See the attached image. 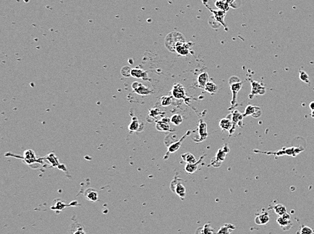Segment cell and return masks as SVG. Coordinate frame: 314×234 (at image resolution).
Returning <instances> with one entry per match:
<instances>
[{"instance_id":"obj_1","label":"cell","mask_w":314,"mask_h":234,"mask_svg":"<svg viewBox=\"0 0 314 234\" xmlns=\"http://www.w3.org/2000/svg\"><path fill=\"white\" fill-rule=\"evenodd\" d=\"M186 41L185 37L180 32H172L167 35L165 41V45L167 49L170 50V51L175 52V45L179 42H183Z\"/></svg>"},{"instance_id":"obj_2","label":"cell","mask_w":314,"mask_h":234,"mask_svg":"<svg viewBox=\"0 0 314 234\" xmlns=\"http://www.w3.org/2000/svg\"><path fill=\"white\" fill-rule=\"evenodd\" d=\"M230 84V90L232 93V98L231 101V107L230 110L234 107L236 104V100H237V96L238 92L240 91V89L242 87L243 83L240 81L238 77L236 76H232L228 81Z\"/></svg>"},{"instance_id":"obj_3","label":"cell","mask_w":314,"mask_h":234,"mask_svg":"<svg viewBox=\"0 0 314 234\" xmlns=\"http://www.w3.org/2000/svg\"><path fill=\"white\" fill-rule=\"evenodd\" d=\"M182 179L175 176L170 184V188L173 192H175L182 200L185 199L186 188L182 184Z\"/></svg>"},{"instance_id":"obj_4","label":"cell","mask_w":314,"mask_h":234,"mask_svg":"<svg viewBox=\"0 0 314 234\" xmlns=\"http://www.w3.org/2000/svg\"><path fill=\"white\" fill-rule=\"evenodd\" d=\"M230 152V149L227 145H225L222 149L217 150L215 157L213 158L211 161V165L214 167H219L222 165L223 161L225 160L227 154Z\"/></svg>"},{"instance_id":"obj_5","label":"cell","mask_w":314,"mask_h":234,"mask_svg":"<svg viewBox=\"0 0 314 234\" xmlns=\"http://www.w3.org/2000/svg\"><path fill=\"white\" fill-rule=\"evenodd\" d=\"M192 133V131H187V132L186 134L183 135V136L179 139V140H178L176 142H175L172 144H171V145L168 146V149H167V153L165 155V156L164 157V159L165 160H167V159H168L169 157V156L172 154V153H174L176 152L177 150H178L179 149V148L181 147L182 145V142L183 141L185 140V139L189 136V135Z\"/></svg>"},{"instance_id":"obj_6","label":"cell","mask_w":314,"mask_h":234,"mask_svg":"<svg viewBox=\"0 0 314 234\" xmlns=\"http://www.w3.org/2000/svg\"><path fill=\"white\" fill-rule=\"evenodd\" d=\"M232 115V122L233 126H232V130L230 131V136L234 132V131L238 126L242 127V120L244 118L243 114L240 113L238 110H234L231 113Z\"/></svg>"},{"instance_id":"obj_7","label":"cell","mask_w":314,"mask_h":234,"mask_svg":"<svg viewBox=\"0 0 314 234\" xmlns=\"http://www.w3.org/2000/svg\"><path fill=\"white\" fill-rule=\"evenodd\" d=\"M266 88L262 83L257 81H252L251 82V91L248 97L252 99L255 95H258V94L263 95L266 93Z\"/></svg>"},{"instance_id":"obj_8","label":"cell","mask_w":314,"mask_h":234,"mask_svg":"<svg viewBox=\"0 0 314 234\" xmlns=\"http://www.w3.org/2000/svg\"><path fill=\"white\" fill-rule=\"evenodd\" d=\"M198 138L196 140L195 142H201L205 140L208 136L207 132V125L206 122L203 120H199V124L198 127Z\"/></svg>"},{"instance_id":"obj_9","label":"cell","mask_w":314,"mask_h":234,"mask_svg":"<svg viewBox=\"0 0 314 234\" xmlns=\"http://www.w3.org/2000/svg\"><path fill=\"white\" fill-rule=\"evenodd\" d=\"M172 96L176 99H183L186 97V91L183 85L179 83H176L173 85L172 91Z\"/></svg>"},{"instance_id":"obj_10","label":"cell","mask_w":314,"mask_h":234,"mask_svg":"<svg viewBox=\"0 0 314 234\" xmlns=\"http://www.w3.org/2000/svg\"><path fill=\"white\" fill-rule=\"evenodd\" d=\"M262 115V110L259 106H255L252 105H248L246 109L245 112L243 113L244 117L251 116L255 118H258Z\"/></svg>"},{"instance_id":"obj_11","label":"cell","mask_w":314,"mask_h":234,"mask_svg":"<svg viewBox=\"0 0 314 234\" xmlns=\"http://www.w3.org/2000/svg\"><path fill=\"white\" fill-rule=\"evenodd\" d=\"M132 87L134 92H136L137 94L140 95H148L152 93V91L150 90L148 87H145L144 84H142L138 82H134L133 83Z\"/></svg>"},{"instance_id":"obj_12","label":"cell","mask_w":314,"mask_h":234,"mask_svg":"<svg viewBox=\"0 0 314 234\" xmlns=\"http://www.w3.org/2000/svg\"><path fill=\"white\" fill-rule=\"evenodd\" d=\"M170 122L171 119L169 117H164L161 120L157 122L156 129L158 131H162V132H170Z\"/></svg>"},{"instance_id":"obj_13","label":"cell","mask_w":314,"mask_h":234,"mask_svg":"<svg viewBox=\"0 0 314 234\" xmlns=\"http://www.w3.org/2000/svg\"><path fill=\"white\" fill-rule=\"evenodd\" d=\"M192 45H190V43L179 42L175 45V52L177 53L180 55H187L190 53V47Z\"/></svg>"},{"instance_id":"obj_14","label":"cell","mask_w":314,"mask_h":234,"mask_svg":"<svg viewBox=\"0 0 314 234\" xmlns=\"http://www.w3.org/2000/svg\"><path fill=\"white\" fill-rule=\"evenodd\" d=\"M206 157V155H203L201 157H200L198 161H197L195 163H187L185 166V171L186 173L188 174H192L194 172L197 170L198 165L201 164L204 158Z\"/></svg>"},{"instance_id":"obj_15","label":"cell","mask_w":314,"mask_h":234,"mask_svg":"<svg viewBox=\"0 0 314 234\" xmlns=\"http://www.w3.org/2000/svg\"><path fill=\"white\" fill-rule=\"evenodd\" d=\"M131 76L135 78V79H142L144 80H150L148 76V73L140 68L132 69Z\"/></svg>"},{"instance_id":"obj_16","label":"cell","mask_w":314,"mask_h":234,"mask_svg":"<svg viewBox=\"0 0 314 234\" xmlns=\"http://www.w3.org/2000/svg\"><path fill=\"white\" fill-rule=\"evenodd\" d=\"M276 221L277 223L279 224L280 227L282 228V230L284 231L290 230L292 227V223L291 219H285L282 216H279L278 218L277 219Z\"/></svg>"},{"instance_id":"obj_17","label":"cell","mask_w":314,"mask_h":234,"mask_svg":"<svg viewBox=\"0 0 314 234\" xmlns=\"http://www.w3.org/2000/svg\"><path fill=\"white\" fill-rule=\"evenodd\" d=\"M270 221V216L266 212H263L257 215L255 219V222L257 225H266Z\"/></svg>"},{"instance_id":"obj_18","label":"cell","mask_w":314,"mask_h":234,"mask_svg":"<svg viewBox=\"0 0 314 234\" xmlns=\"http://www.w3.org/2000/svg\"><path fill=\"white\" fill-rule=\"evenodd\" d=\"M209 10L211 12H213L214 17L216 20H217V21L219 22L222 24H223L224 27L226 28V30H227L226 24H225V23H224V17H225V16H226V12L221 10H211V9H209Z\"/></svg>"},{"instance_id":"obj_19","label":"cell","mask_w":314,"mask_h":234,"mask_svg":"<svg viewBox=\"0 0 314 234\" xmlns=\"http://www.w3.org/2000/svg\"><path fill=\"white\" fill-rule=\"evenodd\" d=\"M219 125L220 128H221L222 130L228 131V132H230V131L232 128V126H233L232 120H230V119L228 118L227 117L226 118L222 119V120H220V122H219Z\"/></svg>"},{"instance_id":"obj_20","label":"cell","mask_w":314,"mask_h":234,"mask_svg":"<svg viewBox=\"0 0 314 234\" xmlns=\"http://www.w3.org/2000/svg\"><path fill=\"white\" fill-rule=\"evenodd\" d=\"M142 124H143V123H140L138 122L137 117H134L132 118V122L129 126V130L131 132H134V131H139L140 132V131L143 130V128H141V127H144V125L141 126Z\"/></svg>"},{"instance_id":"obj_21","label":"cell","mask_w":314,"mask_h":234,"mask_svg":"<svg viewBox=\"0 0 314 234\" xmlns=\"http://www.w3.org/2000/svg\"><path fill=\"white\" fill-rule=\"evenodd\" d=\"M197 82L198 86L201 88H205L206 84L209 82V74L207 72H202L198 76Z\"/></svg>"},{"instance_id":"obj_22","label":"cell","mask_w":314,"mask_h":234,"mask_svg":"<svg viewBox=\"0 0 314 234\" xmlns=\"http://www.w3.org/2000/svg\"><path fill=\"white\" fill-rule=\"evenodd\" d=\"M236 229L234 225L231 223H226L224 224L222 227H220L219 231L217 232V233H222V234H228L233 232Z\"/></svg>"},{"instance_id":"obj_23","label":"cell","mask_w":314,"mask_h":234,"mask_svg":"<svg viewBox=\"0 0 314 234\" xmlns=\"http://www.w3.org/2000/svg\"><path fill=\"white\" fill-rule=\"evenodd\" d=\"M85 196L88 200L93 201V202H96L97 200V198H98L97 192L93 189H88L87 190H86L85 193Z\"/></svg>"},{"instance_id":"obj_24","label":"cell","mask_w":314,"mask_h":234,"mask_svg":"<svg viewBox=\"0 0 314 234\" xmlns=\"http://www.w3.org/2000/svg\"><path fill=\"white\" fill-rule=\"evenodd\" d=\"M274 212L279 216H282L285 213H287V207L282 204H277L273 207Z\"/></svg>"},{"instance_id":"obj_25","label":"cell","mask_w":314,"mask_h":234,"mask_svg":"<svg viewBox=\"0 0 314 234\" xmlns=\"http://www.w3.org/2000/svg\"><path fill=\"white\" fill-rule=\"evenodd\" d=\"M215 6L218 7L219 10H223V11H227L229 10L230 5L228 2H227V0H217L215 3Z\"/></svg>"},{"instance_id":"obj_26","label":"cell","mask_w":314,"mask_h":234,"mask_svg":"<svg viewBox=\"0 0 314 234\" xmlns=\"http://www.w3.org/2000/svg\"><path fill=\"white\" fill-rule=\"evenodd\" d=\"M204 89H205V91H207V93H209L211 94H213L217 91V86L214 83H213V82L209 81L206 84L205 88Z\"/></svg>"},{"instance_id":"obj_27","label":"cell","mask_w":314,"mask_h":234,"mask_svg":"<svg viewBox=\"0 0 314 234\" xmlns=\"http://www.w3.org/2000/svg\"><path fill=\"white\" fill-rule=\"evenodd\" d=\"M181 157L186 163H193L197 161L195 156L191 153H186L181 155Z\"/></svg>"},{"instance_id":"obj_28","label":"cell","mask_w":314,"mask_h":234,"mask_svg":"<svg viewBox=\"0 0 314 234\" xmlns=\"http://www.w3.org/2000/svg\"><path fill=\"white\" fill-rule=\"evenodd\" d=\"M196 233H205V234L213 233L214 231H213V229L211 227V225L209 223H207V224H205V225H204L203 227L198 228V230Z\"/></svg>"},{"instance_id":"obj_29","label":"cell","mask_w":314,"mask_h":234,"mask_svg":"<svg viewBox=\"0 0 314 234\" xmlns=\"http://www.w3.org/2000/svg\"><path fill=\"white\" fill-rule=\"evenodd\" d=\"M171 122L175 126L180 125L183 122V117L180 114H174L171 117Z\"/></svg>"},{"instance_id":"obj_30","label":"cell","mask_w":314,"mask_h":234,"mask_svg":"<svg viewBox=\"0 0 314 234\" xmlns=\"http://www.w3.org/2000/svg\"><path fill=\"white\" fill-rule=\"evenodd\" d=\"M173 103L172 97L163 96L161 98V104L162 107H167L171 105Z\"/></svg>"},{"instance_id":"obj_31","label":"cell","mask_w":314,"mask_h":234,"mask_svg":"<svg viewBox=\"0 0 314 234\" xmlns=\"http://www.w3.org/2000/svg\"><path fill=\"white\" fill-rule=\"evenodd\" d=\"M299 79L301 81L304 82V83L306 84L310 83V80H309V77L307 72H305L303 70H301V69H299Z\"/></svg>"},{"instance_id":"obj_32","label":"cell","mask_w":314,"mask_h":234,"mask_svg":"<svg viewBox=\"0 0 314 234\" xmlns=\"http://www.w3.org/2000/svg\"><path fill=\"white\" fill-rule=\"evenodd\" d=\"M24 155H25V159L27 160V162H28V163L35 161V154L33 153V151H32L31 150H28L25 152Z\"/></svg>"},{"instance_id":"obj_33","label":"cell","mask_w":314,"mask_h":234,"mask_svg":"<svg viewBox=\"0 0 314 234\" xmlns=\"http://www.w3.org/2000/svg\"><path fill=\"white\" fill-rule=\"evenodd\" d=\"M131 71L132 69L129 66H124L121 69V74L124 77H129L131 76Z\"/></svg>"},{"instance_id":"obj_34","label":"cell","mask_w":314,"mask_h":234,"mask_svg":"<svg viewBox=\"0 0 314 234\" xmlns=\"http://www.w3.org/2000/svg\"><path fill=\"white\" fill-rule=\"evenodd\" d=\"M299 233L302 234H312L314 233V231L311 227L304 225V226H302L301 227L300 232Z\"/></svg>"},{"instance_id":"obj_35","label":"cell","mask_w":314,"mask_h":234,"mask_svg":"<svg viewBox=\"0 0 314 234\" xmlns=\"http://www.w3.org/2000/svg\"><path fill=\"white\" fill-rule=\"evenodd\" d=\"M162 113L160 112V109L158 108L157 109H152L149 111V116L152 117H156L158 116L159 115L161 114Z\"/></svg>"},{"instance_id":"obj_36","label":"cell","mask_w":314,"mask_h":234,"mask_svg":"<svg viewBox=\"0 0 314 234\" xmlns=\"http://www.w3.org/2000/svg\"><path fill=\"white\" fill-rule=\"evenodd\" d=\"M309 108L311 110H314V101H312L309 103Z\"/></svg>"},{"instance_id":"obj_37","label":"cell","mask_w":314,"mask_h":234,"mask_svg":"<svg viewBox=\"0 0 314 234\" xmlns=\"http://www.w3.org/2000/svg\"><path fill=\"white\" fill-rule=\"evenodd\" d=\"M311 116H312V117L314 118V110H312V113H311Z\"/></svg>"}]
</instances>
